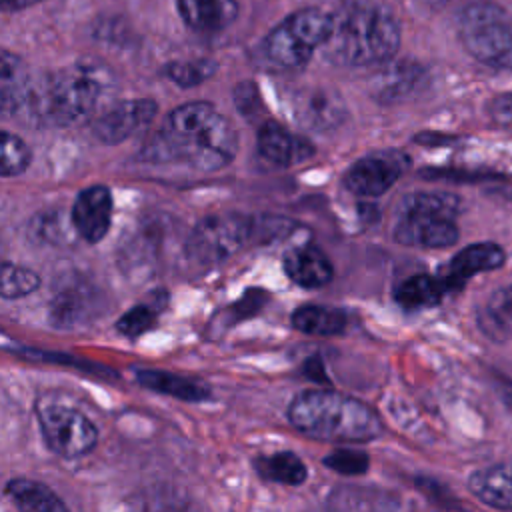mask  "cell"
Instances as JSON below:
<instances>
[{"label":"cell","mask_w":512,"mask_h":512,"mask_svg":"<svg viewBox=\"0 0 512 512\" xmlns=\"http://www.w3.org/2000/svg\"><path fill=\"white\" fill-rule=\"evenodd\" d=\"M238 150L236 128L210 102H186L170 110L142 146L138 160L148 164H186L214 172L228 166Z\"/></svg>","instance_id":"1"},{"label":"cell","mask_w":512,"mask_h":512,"mask_svg":"<svg viewBox=\"0 0 512 512\" xmlns=\"http://www.w3.org/2000/svg\"><path fill=\"white\" fill-rule=\"evenodd\" d=\"M332 28L322 46L326 58L340 66H374L390 62L402 40L396 16L374 0H342L330 12Z\"/></svg>","instance_id":"2"},{"label":"cell","mask_w":512,"mask_h":512,"mask_svg":"<svg viewBox=\"0 0 512 512\" xmlns=\"http://www.w3.org/2000/svg\"><path fill=\"white\" fill-rule=\"evenodd\" d=\"M108 84L110 76L98 64L76 62L32 78L20 112L40 126H72L96 112Z\"/></svg>","instance_id":"3"},{"label":"cell","mask_w":512,"mask_h":512,"mask_svg":"<svg viewBox=\"0 0 512 512\" xmlns=\"http://www.w3.org/2000/svg\"><path fill=\"white\" fill-rule=\"evenodd\" d=\"M290 424L324 442H368L380 436L382 420L366 402L336 390H304L288 406Z\"/></svg>","instance_id":"4"},{"label":"cell","mask_w":512,"mask_h":512,"mask_svg":"<svg viewBox=\"0 0 512 512\" xmlns=\"http://www.w3.org/2000/svg\"><path fill=\"white\" fill-rule=\"evenodd\" d=\"M462 202L450 192H414L402 198L392 228L398 244L412 248H446L458 240L456 218Z\"/></svg>","instance_id":"5"},{"label":"cell","mask_w":512,"mask_h":512,"mask_svg":"<svg viewBox=\"0 0 512 512\" xmlns=\"http://www.w3.org/2000/svg\"><path fill=\"white\" fill-rule=\"evenodd\" d=\"M464 50L492 70H512V20L506 10L488 0L466 4L456 18Z\"/></svg>","instance_id":"6"},{"label":"cell","mask_w":512,"mask_h":512,"mask_svg":"<svg viewBox=\"0 0 512 512\" xmlns=\"http://www.w3.org/2000/svg\"><path fill=\"white\" fill-rule=\"evenodd\" d=\"M330 28V12L320 8H300L266 34L262 42L264 54L278 68H302L312 54L324 46Z\"/></svg>","instance_id":"7"},{"label":"cell","mask_w":512,"mask_h":512,"mask_svg":"<svg viewBox=\"0 0 512 512\" xmlns=\"http://www.w3.org/2000/svg\"><path fill=\"white\" fill-rule=\"evenodd\" d=\"M256 234V220L236 214H210L202 218L186 238V256L202 266L228 260Z\"/></svg>","instance_id":"8"},{"label":"cell","mask_w":512,"mask_h":512,"mask_svg":"<svg viewBox=\"0 0 512 512\" xmlns=\"http://www.w3.org/2000/svg\"><path fill=\"white\" fill-rule=\"evenodd\" d=\"M38 422L46 446L62 458H80L98 442V430L80 410L50 404L38 412Z\"/></svg>","instance_id":"9"},{"label":"cell","mask_w":512,"mask_h":512,"mask_svg":"<svg viewBox=\"0 0 512 512\" xmlns=\"http://www.w3.org/2000/svg\"><path fill=\"white\" fill-rule=\"evenodd\" d=\"M410 160L396 152H370L358 158L344 174L342 182L348 192L360 198H378L386 194L402 176Z\"/></svg>","instance_id":"10"},{"label":"cell","mask_w":512,"mask_h":512,"mask_svg":"<svg viewBox=\"0 0 512 512\" xmlns=\"http://www.w3.org/2000/svg\"><path fill=\"white\" fill-rule=\"evenodd\" d=\"M158 104L152 98H130L112 104L92 120V134L98 142L116 146L152 124Z\"/></svg>","instance_id":"11"},{"label":"cell","mask_w":512,"mask_h":512,"mask_svg":"<svg viewBox=\"0 0 512 512\" xmlns=\"http://www.w3.org/2000/svg\"><path fill=\"white\" fill-rule=\"evenodd\" d=\"M104 308V294L90 280L74 274L60 280L50 302V320L58 326H80Z\"/></svg>","instance_id":"12"},{"label":"cell","mask_w":512,"mask_h":512,"mask_svg":"<svg viewBox=\"0 0 512 512\" xmlns=\"http://www.w3.org/2000/svg\"><path fill=\"white\" fill-rule=\"evenodd\" d=\"M294 122L306 130L326 132L336 128L346 118V102L332 88L306 86L290 96Z\"/></svg>","instance_id":"13"},{"label":"cell","mask_w":512,"mask_h":512,"mask_svg":"<svg viewBox=\"0 0 512 512\" xmlns=\"http://www.w3.org/2000/svg\"><path fill=\"white\" fill-rule=\"evenodd\" d=\"M114 198L106 184H90L76 194L70 210V224L78 238L96 244L106 238L112 226Z\"/></svg>","instance_id":"14"},{"label":"cell","mask_w":512,"mask_h":512,"mask_svg":"<svg viewBox=\"0 0 512 512\" xmlns=\"http://www.w3.org/2000/svg\"><path fill=\"white\" fill-rule=\"evenodd\" d=\"M258 152L270 164L288 168L306 162L314 156V144L274 120H264L258 128Z\"/></svg>","instance_id":"15"},{"label":"cell","mask_w":512,"mask_h":512,"mask_svg":"<svg viewBox=\"0 0 512 512\" xmlns=\"http://www.w3.org/2000/svg\"><path fill=\"white\" fill-rule=\"evenodd\" d=\"M506 254L504 250L494 242H478L462 248L452 256L448 266L438 274L444 282L446 290H458L470 276L496 270L504 264Z\"/></svg>","instance_id":"16"},{"label":"cell","mask_w":512,"mask_h":512,"mask_svg":"<svg viewBox=\"0 0 512 512\" xmlns=\"http://www.w3.org/2000/svg\"><path fill=\"white\" fill-rule=\"evenodd\" d=\"M182 22L198 34H214L238 18L236 0H176Z\"/></svg>","instance_id":"17"},{"label":"cell","mask_w":512,"mask_h":512,"mask_svg":"<svg viewBox=\"0 0 512 512\" xmlns=\"http://www.w3.org/2000/svg\"><path fill=\"white\" fill-rule=\"evenodd\" d=\"M284 270L288 278L302 288L326 286L332 276V264L314 244H300L284 254Z\"/></svg>","instance_id":"18"},{"label":"cell","mask_w":512,"mask_h":512,"mask_svg":"<svg viewBox=\"0 0 512 512\" xmlns=\"http://www.w3.org/2000/svg\"><path fill=\"white\" fill-rule=\"evenodd\" d=\"M32 74L28 64L14 52L0 48V118L22 110Z\"/></svg>","instance_id":"19"},{"label":"cell","mask_w":512,"mask_h":512,"mask_svg":"<svg viewBox=\"0 0 512 512\" xmlns=\"http://www.w3.org/2000/svg\"><path fill=\"white\" fill-rule=\"evenodd\" d=\"M424 70L414 62H384V68L374 76L372 90L380 102H398L408 98L422 82Z\"/></svg>","instance_id":"20"},{"label":"cell","mask_w":512,"mask_h":512,"mask_svg":"<svg viewBox=\"0 0 512 512\" xmlns=\"http://www.w3.org/2000/svg\"><path fill=\"white\" fill-rule=\"evenodd\" d=\"M468 486L484 504L498 510H512V464L480 468L470 476Z\"/></svg>","instance_id":"21"},{"label":"cell","mask_w":512,"mask_h":512,"mask_svg":"<svg viewBox=\"0 0 512 512\" xmlns=\"http://www.w3.org/2000/svg\"><path fill=\"white\" fill-rule=\"evenodd\" d=\"M4 492L18 512H70L62 498L38 480L12 478Z\"/></svg>","instance_id":"22"},{"label":"cell","mask_w":512,"mask_h":512,"mask_svg":"<svg viewBox=\"0 0 512 512\" xmlns=\"http://www.w3.org/2000/svg\"><path fill=\"white\" fill-rule=\"evenodd\" d=\"M478 326L492 340H512V284L490 294L478 312Z\"/></svg>","instance_id":"23"},{"label":"cell","mask_w":512,"mask_h":512,"mask_svg":"<svg viewBox=\"0 0 512 512\" xmlns=\"http://www.w3.org/2000/svg\"><path fill=\"white\" fill-rule=\"evenodd\" d=\"M444 294H448V290L440 276L430 274L408 276L394 288V300L406 310L436 306L444 298Z\"/></svg>","instance_id":"24"},{"label":"cell","mask_w":512,"mask_h":512,"mask_svg":"<svg viewBox=\"0 0 512 512\" xmlns=\"http://www.w3.org/2000/svg\"><path fill=\"white\" fill-rule=\"evenodd\" d=\"M138 382L154 392H160L184 402H202L210 396V390L200 382H194L190 378H184L172 372H162V370H140Z\"/></svg>","instance_id":"25"},{"label":"cell","mask_w":512,"mask_h":512,"mask_svg":"<svg viewBox=\"0 0 512 512\" xmlns=\"http://www.w3.org/2000/svg\"><path fill=\"white\" fill-rule=\"evenodd\" d=\"M292 326L304 334L312 336H334L344 332L346 314L338 308L306 304L292 312Z\"/></svg>","instance_id":"26"},{"label":"cell","mask_w":512,"mask_h":512,"mask_svg":"<svg viewBox=\"0 0 512 512\" xmlns=\"http://www.w3.org/2000/svg\"><path fill=\"white\" fill-rule=\"evenodd\" d=\"M254 466L264 480L290 484V486L302 484L308 474L304 462L292 452H276L270 456H260L256 458Z\"/></svg>","instance_id":"27"},{"label":"cell","mask_w":512,"mask_h":512,"mask_svg":"<svg viewBox=\"0 0 512 512\" xmlns=\"http://www.w3.org/2000/svg\"><path fill=\"white\" fill-rule=\"evenodd\" d=\"M40 288V276L20 264L0 260V298H24Z\"/></svg>","instance_id":"28"},{"label":"cell","mask_w":512,"mask_h":512,"mask_svg":"<svg viewBox=\"0 0 512 512\" xmlns=\"http://www.w3.org/2000/svg\"><path fill=\"white\" fill-rule=\"evenodd\" d=\"M218 64L210 58L196 60H174L162 68V76L180 88H192L214 76Z\"/></svg>","instance_id":"29"},{"label":"cell","mask_w":512,"mask_h":512,"mask_svg":"<svg viewBox=\"0 0 512 512\" xmlns=\"http://www.w3.org/2000/svg\"><path fill=\"white\" fill-rule=\"evenodd\" d=\"M32 162L30 146L16 134L0 130V176L10 178L26 172Z\"/></svg>","instance_id":"30"},{"label":"cell","mask_w":512,"mask_h":512,"mask_svg":"<svg viewBox=\"0 0 512 512\" xmlns=\"http://www.w3.org/2000/svg\"><path fill=\"white\" fill-rule=\"evenodd\" d=\"M158 316V308L148 306V304H138L134 308H130L126 314H122L116 322L118 332H122L124 336L136 338L140 334H144L146 330H150L156 322Z\"/></svg>","instance_id":"31"},{"label":"cell","mask_w":512,"mask_h":512,"mask_svg":"<svg viewBox=\"0 0 512 512\" xmlns=\"http://www.w3.org/2000/svg\"><path fill=\"white\" fill-rule=\"evenodd\" d=\"M324 464L332 470H336L338 474H360L368 468V456L360 450H352V448H340L334 450L330 456L324 458Z\"/></svg>","instance_id":"32"},{"label":"cell","mask_w":512,"mask_h":512,"mask_svg":"<svg viewBox=\"0 0 512 512\" xmlns=\"http://www.w3.org/2000/svg\"><path fill=\"white\" fill-rule=\"evenodd\" d=\"M490 118L496 126L512 134V92L498 94L488 106Z\"/></svg>","instance_id":"33"},{"label":"cell","mask_w":512,"mask_h":512,"mask_svg":"<svg viewBox=\"0 0 512 512\" xmlns=\"http://www.w3.org/2000/svg\"><path fill=\"white\" fill-rule=\"evenodd\" d=\"M234 102H236V108H238L244 116L252 118L254 112H256V108H260V98H258L256 86H254L252 82H242V84H238L236 90H234Z\"/></svg>","instance_id":"34"},{"label":"cell","mask_w":512,"mask_h":512,"mask_svg":"<svg viewBox=\"0 0 512 512\" xmlns=\"http://www.w3.org/2000/svg\"><path fill=\"white\" fill-rule=\"evenodd\" d=\"M58 214H50V216H44L40 218V226L36 228V232L40 236H44L46 242H52V244H62L66 242V226L58 222Z\"/></svg>","instance_id":"35"},{"label":"cell","mask_w":512,"mask_h":512,"mask_svg":"<svg viewBox=\"0 0 512 512\" xmlns=\"http://www.w3.org/2000/svg\"><path fill=\"white\" fill-rule=\"evenodd\" d=\"M44 0H0V12H20L32 8Z\"/></svg>","instance_id":"36"},{"label":"cell","mask_w":512,"mask_h":512,"mask_svg":"<svg viewBox=\"0 0 512 512\" xmlns=\"http://www.w3.org/2000/svg\"><path fill=\"white\" fill-rule=\"evenodd\" d=\"M418 2H422V4H426V6H430V8H442V6L450 4L452 0H418Z\"/></svg>","instance_id":"37"}]
</instances>
